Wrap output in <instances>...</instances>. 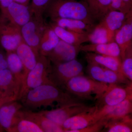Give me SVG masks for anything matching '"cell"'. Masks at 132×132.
<instances>
[{"mask_svg":"<svg viewBox=\"0 0 132 132\" xmlns=\"http://www.w3.org/2000/svg\"><path fill=\"white\" fill-rule=\"evenodd\" d=\"M21 100L25 106L32 109L52 106L55 103L61 107L79 102L71 94L63 92L53 82L45 83L29 90Z\"/></svg>","mask_w":132,"mask_h":132,"instance_id":"1","label":"cell"},{"mask_svg":"<svg viewBox=\"0 0 132 132\" xmlns=\"http://www.w3.org/2000/svg\"><path fill=\"white\" fill-rule=\"evenodd\" d=\"M46 11L52 20L76 19L92 26L96 25L87 4L83 0H50Z\"/></svg>","mask_w":132,"mask_h":132,"instance_id":"2","label":"cell"},{"mask_svg":"<svg viewBox=\"0 0 132 132\" xmlns=\"http://www.w3.org/2000/svg\"><path fill=\"white\" fill-rule=\"evenodd\" d=\"M108 84L99 82L83 75L72 78L66 84L65 88L69 93L80 98H90L95 95L98 99L106 90Z\"/></svg>","mask_w":132,"mask_h":132,"instance_id":"3","label":"cell"},{"mask_svg":"<svg viewBox=\"0 0 132 132\" xmlns=\"http://www.w3.org/2000/svg\"><path fill=\"white\" fill-rule=\"evenodd\" d=\"M52 68L51 61L47 57L40 55L37 57L35 66L29 71L21 87L18 100H21L29 90L45 83L52 82L50 78Z\"/></svg>","mask_w":132,"mask_h":132,"instance_id":"4","label":"cell"},{"mask_svg":"<svg viewBox=\"0 0 132 132\" xmlns=\"http://www.w3.org/2000/svg\"><path fill=\"white\" fill-rule=\"evenodd\" d=\"M82 64L76 59L52 66L50 78L57 86L65 87L68 82L72 78L83 75Z\"/></svg>","mask_w":132,"mask_h":132,"instance_id":"5","label":"cell"},{"mask_svg":"<svg viewBox=\"0 0 132 132\" xmlns=\"http://www.w3.org/2000/svg\"><path fill=\"white\" fill-rule=\"evenodd\" d=\"M34 15L28 22L21 27V33L23 41L32 48L38 57L40 55L41 39L47 26L44 24L42 16Z\"/></svg>","mask_w":132,"mask_h":132,"instance_id":"6","label":"cell"},{"mask_svg":"<svg viewBox=\"0 0 132 132\" xmlns=\"http://www.w3.org/2000/svg\"><path fill=\"white\" fill-rule=\"evenodd\" d=\"M23 39L21 28L7 18L0 16V45L7 52H14Z\"/></svg>","mask_w":132,"mask_h":132,"instance_id":"7","label":"cell"},{"mask_svg":"<svg viewBox=\"0 0 132 132\" xmlns=\"http://www.w3.org/2000/svg\"><path fill=\"white\" fill-rule=\"evenodd\" d=\"M96 108V106H88L79 102L53 110L43 111L39 112L50 120L62 127L63 123L68 119L82 113L94 111Z\"/></svg>","mask_w":132,"mask_h":132,"instance_id":"8","label":"cell"},{"mask_svg":"<svg viewBox=\"0 0 132 132\" xmlns=\"http://www.w3.org/2000/svg\"><path fill=\"white\" fill-rule=\"evenodd\" d=\"M21 87L8 68L0 71V92L3 104L16 101Z\"/></svg>","mask_w":132,"mask_h":132,"instance_id":"9","label":"cell"},{"mask_svg":"<svg viewBox=\"0 0 132 132\" xmlns=\"http://www.w3.org/2000/svg\"><path fill=\"white\" fill-rule=\"evenodd\" d=\"M132 94V83L127 85L126 87L118 85L109 84L106 91L98 99L96 107L98 108L104 106L116 105Z\"/></svg>","mask_w":132,"mask_h":132,"instance_id":"10","label":"cell"},{"mask_svg":"<svg viewBox=\"0 0 132 132\" xmlns=\"http://www.w3.org/2000/svg\"><path fill=\"white\" fill-rule=\"evenodd\" d=\"M80 46L68 44L60 40L57 46L46 57L53 65L70 61L76 59L80 51Z\"/></svg>","mask_w":132,"mask_h":132,"instance_id":"11","label":"cell"},{"mask_svg":"<svg viewBox=\"0 0 132 132\" xmlns=\"http://www.w3.org/2000/svg\"><path fill=\"white\" fill-rule=\"evenodd\" d=\"M21 104L14 101L3 104L0 106V125L9 132L12 127L21 118Z\"/></svg>","mask_w":132,"mask_h":132,"instance_id":"12","label":"cell"},{"mask_svg":"<svg viewBox=\"0 0 132 132\" xmlns=\"http://www.w3.org/2000/svg\"><path fill=\"white\" fill-rule=\"evenodd\" d=\"M32 15L28 6L13 2L9 6L5 14L1 15L21 28L30 20Z\"/></svg>","mask_w":132,"mask_h":132,"instance_id":"13","label":"cell"},{"mask_svg":"<svg viewBox=\"0 0 132 132\" xmlns=\"http://www.w3.org/2000/svg\"><path fill=\"white\" fill-rule=\"evenodd\" d=\"M114 39L119 47L122 60L126 50L132 45V14L128 16L123 26L114 32Z\"/></svg>","mask_w":132,"mask_h":132,"instance_id":"14","label":"cell"},{"mask_svg":"<svg viewBox=\"0 0 132 132\" xmlns=\"http://www.w3.org/2000/svg\"><path fill=\"white\" fill-rule=\"evenodd\" d=\"M95 110L79 114L68 119L62 125L64 132H76L94 123Z\"/></svg>","mask_w":132,"mask_h":132,"instance_id":"15","label":"cell"},{"mask_svg":"<svg viewBox=\"0 0 132 132\" xmlns=\"http://www.w3.org/2000/svg\"><path fill=\"white\" fill-rule=\"evenodd\" d=\"M15 52L20 59L24 67L22 87L25 82L28 73L35 66L37 57L32 48L24 41L20 44Z\"/></svg>","mask_w":132,"mask_h":132,"instance_id":"16","label":"cell"},{"mask_svg":"<svg viewBox=\"0 0 132 132\" xmlns=\"http://www.w3.org/2000/svg\"><path fill=\"white\" fill-rule=\"evenodd\" d=\"M132 12L126 14L116 10H110L99 22L114 38V32L120 28Z\"/></svg>","mask_w":132,"mask_h":132,"instance_id":"17","label":"cell"},{"mask_svg":"<svg viewBox=\"0 0 132 132\" xmlns=\"http://www.w3.org/2000/svg\"><path fill=\"white\" fill-rule=\"evenodd\" d=\"M22 118L32 121L36 123L45 132H64L63 128L50 120L40 112L30 111H21Z\"/></svg>","mask_w":132,"mask_h":132,"instance_id":"18","label":"cell"},{"mask_svg":"<svg viewBox=\"0 0 132 132\" xmlns=\"http://www.w3.org/2000/svg\"><path fill=\"white\" fill-rule=\"evenodd\" d=\"M85 57L87 62H94L112 71L123 73L121 71L120 57L97 54L91 52L86 53Z\"/></svg>","mask_w":132,"mask_h":132,"instance_id":"19","label":"cell"},{"mask_svg":"<svg viewBox=\"0 0 132 132\" xmlns=\"http://www.w3.org/2000/svg\"><path fill=\"white\" fill-rule=\"evenodd\" d=\"M50 26L60 39L64 42L74 46H80L87 42L88 34H82L69 31L52 22Z\"/></svg>","mask_w":132,"mask_h":132,"instance_id":"20","label":"cell"},{"mask_svg":"<svg viewBox=\"0 0 132 132\" xmlns=\"http://www.w3.org/2000/svg\"><path fill=\"white\" fill-rule=\"evenodd\" d=\"M80 51L87 53H95L97 54L120 57L119 47L115 42L102 43L91 44L80 46Z\"/></svg>","mask_w":132,"mask_h":132,"instance_id":"21","label":"cell"},{"mask_svg":"<svg viewBox=\"0 0 132 132\" xmlns=\"http://www.w3.org/2000/svg\"><path fill=\"white\" fill-rule=\"evenodd\" d=\"M56 25L69 31L82 34L92 32L95 26H92L80 20L68 19H57L52 20Z\"/></svg>","mask_w":132,"mask_h":132,"instance_id":"22","label":"cell"},{"mask_svg":"<svg viewBox=\"0 0 132 132\" xmlns=\"http://www.w3.org/2000/svg\"><path fill=\"white\" fill-rule=\"evenodd\" d=\"M60 40V39L50 25L47 26L41 39L39 55L46 57L57 46Z\"/></svg>","mask_w":132,"mask_h":132,"instance_id":"23","label":"cell"},{"mask_svg":"<svg viewBox=\"0 0 132 132\" xmlns=\"http://www.w3.org/2000/svg\"><path fill=\"white\" fill-rule=\"evenodd\" d=\"M132 112V94L114 106L112 111L102 119L107 123L110 121L115 120L129 115Z\"/></svg>","mask_w":132,"mask_h":132,"instance_id":"24","label":"cell"},{"mask_svg":"<svg viewBox=\"0 0 132 132\" xmlns=\"http://www.w3.org/2000/svg\"><path fill=\"white\" fill-rule=\"evenodd\" d=\"M83 1L86 3L90 13L95 21H100L110 11L111 0Z\"/></svg>","mask_w":132,"mask_h":132,"instance_id":"25","label":"cell"},{"mask_svg":"<svg viewBox=\"0 0 132 132\" xmlns=\"http://www.w3.org/2000/svg\"><path fill=\"white\" fill-rule=\"evenodd\" d=\"M6 59L8 68L12 72L15 78L22 86L24 67L20 59L14 51L7 52Z\"/></svg>","mask_w":132,"mask_h":132,"instance_id":"26","label":"cell"},{"mask_svg":"<svg viewBox=\"0 0 132 132\" xmlns=\"http://www.w3.org/2000/svg\"><path fill=\"white\" fill-rule=\"evenodd\" d=\"M87 42L92 44H102L114 42V39L104 27L98 23L87 35Z\"/></svg>","mask_w":132,"mask_h":132,"instance_id":"27","label":"cell"},{"mask_svg":"<svg viewBox=\"0 0 132 132\" xmlns=\"http://www.w3.org/2000/svg\"><path fill=\"white\" fill-rule=\"evenodd\" d=\"M104 128L108 132H131L132 119L129 114L124 118L108 121Z\"/></svg>","mask_w":132,"mask_h":132,"instance_id":"28","label":"cell"},{"mask_svg":"<svg viewBox=\"0 0 132 132\" xmlns=\"http://www.w3.org/2000/svg\"><path fill=\"white\" fill-rule=\"evenodd\" d=\"M10 132H44L38 125L32 121L21 118L12 127Z\"/></svg>","mask_w":132,"mask_h":132,"instance_id":"29","label":"cell"},{"mask_svg":"<svg viewBox=\"0 0 132 132\" xmlns=\"http://www.w3.org/2000/svg\"><path fill=\"white\" fill-rule=\"evenodd\" d=\"M104 78L105 83L109 84H123L129 85L131 84L122 73L112 71L104 67Z\"/></svg>","mask_w":132,"mask_h":132,"instance_id":"30","label":"cell"},{"mask_svg":"<svg viewBox=\"0 0 132 132\" xmlns=\"http://www.w3.org/2000/svg\"><path fill=\"white\" fill-rule=\"evenodd\" d=\"M121 69L125 77L132 82V45L126 50L125 56L121 60Z\"/></svg>","mask_w":132,"mask_h":132,"instance_id":"31","label":"cell"},{"mask_svg":"<svg viewBox=\"0 0 132 132\" xmlns=\"http://www.w3.org/2000/svg\"><path fill=\"white\" fill-rule=\"evenodd\" d=\"M88 73L94 80L105 83L104 67L94 62H87Z\"/></svg>","mask_w":132,"mask_h":132,"instance_id":"32","label":"cell"},{"mask_svg":"<svg viewBox=\"0 0 132 132\" xmlns=\"http://www.w3.org/2000/svg\"><path fill=\"white\" fill-rule=\"evenodd\" d=\"M110 10L129 13L132 12V0H111Z\"/></svg>","mask_w":132,"mask_h":132,"instance_id":"33","label":"cell"},{"mask_svg":"<svg viewBox=\"0 0 132 132\" xmlns=\"http://www.w3.org/2000/svg\"><path fill=\"white\" fill-rule=\"evenodd\" d=\"M50 0H32L29 7L33 15L42 16L45 12Z\"/></svg>","mask_w":132,"mask_h":132,"instance_id":"34","label":"cell"},{"mask_svg":"<svg viewBox=\"0 0 132 132\" xmlns=\"http://www.w3.org/2000/svg\"><path fill=\"white\" fill-rule=\"evenodd\" d=\"M107 123L105 120L102 119L96 123L88 126L87 127L78 130L76 132H98L105 127Z\"/></svg>","mask_w":132,"mask_h":132,"instance_id":"35","label":"cell"},{"mask_svg":"<svg viewBox=\"0 0 132 132\" xmlns=\"http://www.w3.org/2000/svg\"><path fill=\"white\" fill-rule=\"evenodd\" d=\"M13 2V0H0V9L1 15L5 14L9 6Z\"/></svg>","mask_w":132,"mask_h":132,"instance_id":"36","label":"cell"},{"mask_svg":"<svg viewBox=\"0 0 132 132\" xmlns=\"http://www.w3.org/2000/svg\"><path fill=\"white\" fill-rule=\"evenodd\" d=\"M8 68L6 57L0 50V71Z\"/></svg>","mask_w":132,"mask_h":132,"instance_id":"37","label":"cell"},{"mask_svg":"<svg viewBox=\"0 0 132 132\" xmlns=\"http://www.w3.org/2000/svg\"><path fill=\"white\" fill-rule=\"evenodd\" d=\"M14 2L27 6H28L30 0H13Z\"/></svg>","mask_w":132,"mask_h":132,"instance_id":"38","label":"cell"},{"mask_svg":"<svg viewBox=\"0 0 132 132\" xmlns=\"http://www.w3.org/2000/svg\"><path fill=\"white\" fill-rule=\"evenodd\" d=\"M3 101L1 94V92H0V106H1L2 105H3Z\"/></svg>","mask_w":132,"mask_h":132,"instance_id":"39","label":"cell"},{"mask_svg":"<svg viewBox=\"0 0 132 132\" xmlns=\"http://www.w3.org/2000/svg\"><path fill=\"white\" fill-rule=\"evenodd\" d=\"M4 130V129L2 128V127L1 126V125H0V132L3 131V130Z\"/></svg>","mask_w":132,"mask_h":132,"instance_id":"40","label":"cell"}]
</instances>
